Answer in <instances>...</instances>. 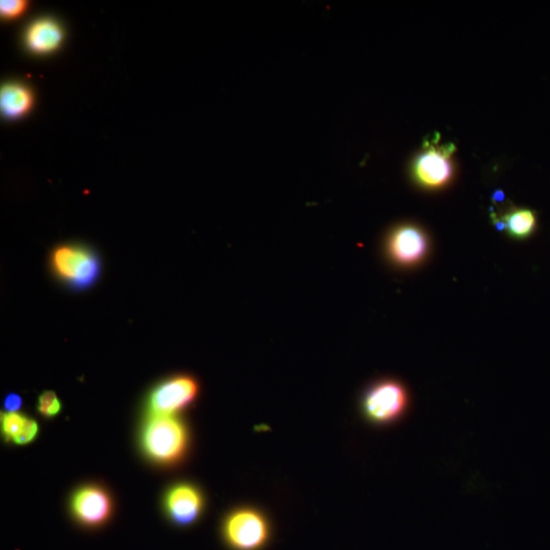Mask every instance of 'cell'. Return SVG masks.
<instances>
[{
	"label": "cell",
	"mask_w": 550,
	"mask_h": 550,
	"mask_svg": "<svg viewBox=\"0 0 550 550\" xmlns=\"http://www.w3.org/2000/svg\"><path fill=\"white\" fill-rule=\"evenodd\" d=\"M145 453L160 464H174L185 456L189 434L176 416L151 415L142 436Z\"/></svg>",
	"instance_id": "1"
},
{
	"label": "cell",
	"mask_w": 550,
	"mask_h": 550,
	"mask_svg": "<svg viewBox=\"0 0 550 550\" xmlns=\"http://www.w3.org/2000/svg\"><path fill=\"white\" fill-rule=\"evenodd\" d=\"M51 266L64 283L76 290L91 287L100 274V261L96 254L76 245H63L54 249Z\"/></svg>",
	"instance_id": "2"
},
{
	"label": "cell",
	"mask_w": 550,
	"mask_h": 550,
	"mask_svg": "<svg viewBox=\"0 0 550 550\" xmlns=\"http://www.w3.org/2000/svg\"><path fill=\"white\" fill-rule=\"evenodd\" d=\"M222 532L227 545L233 550H260L269 539L270 526L260 510L241 507L226 517Z\"/></svg>",
	"instance_id": "3"
},
{
	"label": "cell",
	"mask_w": 550,
	"mask_h": 550,
	"mask_svg": "<svg viewBox=\"0 0 550 550\" xmlns=\"http://www.w3.org/2000/svg\"><path fill=\"white\" fill-rule=\"evenodd\" d=\"M407 407V392L395 380H382L373 384L362 400V411L366 420L380 426L397 422L405 414Z\"/></svg>",
	"instance_id": "4"
},
{
	"label": "cell",
	"mask_w": 550,
	"mask_h": 550,
	"mask_svg": "<svg viewBox=\"0 0 550 550\" xmlns=\"http://www.w3.org/2000/svg\"><path fill=\"white\" fill-rule=\"evenodd\" d=\"M453 143L440 145L431 139L413 162V176L423 187L436 189L447 185L453 177Z\"/></svg>",
	"instance_id": "5"
},
{
	"label": "cell",
	"mask_w": 550,
	"mask_h": 550,
	"mask_svg": "<svg viewBox=\"0 0 550 550\" xmlns=\"http://www.w3.org/2000/svg\"><path fill=\"white\" fill-rule=\"evenodd\" d=\"M199 384L190 375H178L162 382L152 392L149 399L151 415L175 416L196 400Z\"/></svg>",
	"instance_id": "6"
},
{
	"label": "cell",
	"mask_w": 550,
	"mask_h": 550,
	"mask_svg": "<svg viewBox=\"0 0 550 550\" xmlns=\"http://www.w3.org/2000/svg\"><path fill=\"white\" fill-rule=\"evenodd\" d=\"M165 511L179 527H189L197 522L204 509L201 490L191 483H179L165 495Z\"/></svg>",
	"instance_id": "7"
},
{
	"label": "cell",
	"mask_w": 550,
	"mask_h": 550,
	"mask_svg": "<svg viewBox=\"0 0 550 550\" xmlns=\"http://www.w3.org/2000/svg\"><path fill=\"white\" fill-rule=\"evenodd\" d=\"M71 510L81 525L97 528L108 521L113 512V505L104 489L86 486L74 494Z\"/></svg>",
	"instance_id": "8"
},
{
	"label": "cell",
	"mask_w": 550,
	"mask_h": 550,
	"mask_svg": "<svg viewBox=\"0 0 550 550\" xmlns=\"http://www.w3.org/2000/svg\"><path fill=\"white\" fill-rule=\"evenodd\" d=\"M388 251L396 263L413 265L419 262L427 251L426 236L415 226L398 227L389 237Z\"/></svg>",
	"instance_id": "9"
},
{
	"label": "cell",
	"mask_w": 550,
	"mask_h": 550,
	"mask_svg": "<svg viewBox=\"0 0 550 550\" xmlns=\"http://www.w3.org/2000/svg\"><path fill=\"white\" fill-rule=\"evenodd\" d=\"M64 39L61 26L52 20H39L32 24L26 35L30 50L36 53H50L58 49Z\"/></svg>",
	"instance_id": "10"
},
{
	"label": "cell",
	"mask_w": 550,
	"mask_h": 550,
	"mask_svg": "<svg viewBox=\"0 0 550 550\" xmlns=\"http://www.w3.org/2000/svg\"><path fill=\"white\" fill-rule=\"evenodd\" d=\"M33 104L31 91L20 84H9L0 91V109L2 113L11 119L25 116Z\"/></svg>",
	"instance_id": "11"
},
{
	"label": "cell",
	"mask_w": 550,
	"mask_h": 550,
	"mask_svg": "<svg viewBox=\"0 0 550 550\" xmlns=\"http://www.w3.org/2000/svg\"><path fill=\"white\" fill-rule=\"evenodd\" d=\"M537 226V214L529 208H515L505 216L504 227L515 239L530 238L536 232Z\"/></svg>",
	"instance_id": "12"
},
{
	"label": "cell",
	"mask_w": 550,
	"mask_h": 550,
	"mask_svg": "<svg viewBox=\"0 0 550 550\" xmlns=\"http://www.w3.org/2000/svg\"><path fill=\"white\" fill-rule=\"evenodd\" d=\"M37 410L42 416L52 418L60 414L62 403L55 393L44 392L38 399Z\"/></svg>",
	"instance_id": "13"
},
{
	"label": "cell",
	"mask_w": 550,
	"mask_h": 550,
	"mask_svg": "<svg viewBox=\"0 0 550 550\" xmlns=\"http://www.w3.org/2000/svg\"><path fill=\"white\" fill-rule=\"evenodd\" d=\"M25 416L16 413H7L2 416V427L3 432L7 440H14L20 434L24 422Z\"/></svg>",
	"instance_id": "14"
},
{
	"label": "cell",
	"mask_w": 550,
	"mask_h": 550,
	"mask_svg": "<svg viewBox=\"0 0 550 550\" xmlns=\"http://www.w3.org/2000/svg\"><path fill=\"white\" fill-rule=\"evenodd\" d=\"M28 3L23 2V0H11V2L0 3V14L6 19H17L22 16L26 9Z\"/></svg>",
	"instance_id": "15"
},
{
	"label": "cell",
	"mask_w": 550,
	"mask_h": 550,
	"mask_svg": "<svg viewBox=\"0 0 550 550\" xmlns=\"http://www.w3.org/2000/svg\"><path fill=\"white\" fill-rule=\"evenodd\" d=\"M38 433V424L35 420L28 417L25 418V422L20 434L14 440V443L19 446H25L33 442Z\"/></svg>",
	"instance_id": "16"
},
{
	"label": "cell",
	"mask_w": 550,
	"mask_h": 550,
	"mask_svg": "<svg viewBox=\"0 0 550 550\" xmlns=\"http://www.w3.org/2000/svg\"><path fill=\"white\" fill-rule=\"evenodd\" d=\"M5 406L10 413H16L22 406V399L17 395H10L6 399Z\"/></svg>",
	"instance_id": "17"
}]
</instances>
